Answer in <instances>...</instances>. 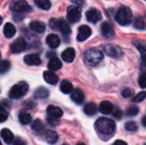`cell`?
Segmentation results:
<instances>
[{
	"mask_svg": "<svg viewBox=\"0 0 146 145\" xmlns=\"http://www.w3.org/2000/svg\"><path fill=\"white\" fill-rule=\"evenodd\" d=\"M28 91V85L22 81L15 85L9 91V96L11 99H20L23 97Z\"/></svg>",
	"mask_w": 146,
	"mask_h": 145,
	"instance_id": "277c9868",
	"label": "cell"
},
{
	"mask_svg": "<svg viewBox=\"0 0 146 145\" xmlns=\"http://www.w3.org/2000/svg\"><path fill=\"white\" fill-rule=\"evenodd\" d=\"M0 58H1V53H0Z\"/></svg>",
	"mask_w": 146,
	"mask_h": 145,
	"instance_id": "681fc988",
	"label": "cell"
},
{
	"mask_svg": "<svg viewBox=\"0 0 146 145\" xmlns=\"http://www.w3.org/2000/svg\"><path fill=\"white\" fill-rule=\"evenodd\" d=\"M33 96L36 99H45L49 97V91L44 87H39L35 91Z\"/></svg>",
	"mask_w": 146,
	"mask_h": 145,
	"instance_id": "484cf974",
	"label": "cell"
},
{
	"mask_svg": "<svg viewBox=\"0 0 146 145\" xmlns=\"http://www.w3.org/2000/svg\"><path fill=\"white\" fill-rule=\"evenodd\" d=\"M10 9L15 12H30L32 10L30 5L25 0H18L10 4Z\"/></svg>",
	"mask_w": 146,
	"mask_h": 145,
	"instance_id": "8992f818",
	"label": "cell"
},
{
	"mask_svg": "<svg viewBox=\"0 0 146 145\" xmlns=\"http://www.w3.org/2000/svg\"><path fill=\"white\" fill-rule=\"evenodd\" d=\"M58 30L63 35H69L71 33V28H70L68 23L65 20H63V19H59Z\"/></svg>",
	"mask_w": 146,
	"mask_h": 145,
	"instance_id": "603a6c76",
	"label": "cell"
},
{
	"mask_svg": "<svg viewBox=\"0 0 146 145\" xmlns=\"http://www.w3.org/2000/svg\"><path fill=\"white\" fill-rule=\"evenodd\" d=\"M10 68V62L7 60L0 62V73H5Z\"/></svg>",
	"mask_w": 146,
	"mask_h": 145,
	"instance_id": "d6a6232c",
	"label": "cell"
},
{
	"mask_svg": "<svg viewBox=\"0 0 146 145\" xmlns=\"http://www.w3.org/2000/svg\"><path fill=\"white\" fill-rule=\"evenodd\" d=\"M98 111V108H97V105L93 103H86L84 107V112L86 115H94Z\"/></svg>",
	"mask_w": 146,
	"mask_h": 145,
	"instance_id": "f1b7e54d",
	"label": "cell"
},
{
	"mask_svg": "<svg viewBox=\"0 0 146 145\" xmlns=\"http://www.w3.org/2000/svg\"><path fill=\"white\" fill-rule=\"evenodd\" d=\"M26 47H27V42L25 41V39L22 38H18L11 44L10 50L12 53L18 54L25 50Z\"/></svg>",
	"mask_w": 146,
	"mask_h": 145,
	"instance_id": "ba28073f",
	"label": "cell"
},
{
	"mask_svg": "<svg viewBox=\"0 0 146 145\" xmlns=\"http://www.w3.org/2000/svg\"><path fill=\"white\" fill-rule=\"evenodd\" d=\"M133 26L136 29L138 30H145L146 27V24L145 22V21L143 20L142 17H137L134 20V23Z\"/></svg>",
	"mask_w": 146,
	"mask_h": 145,
	"instance_id": "1f68e13d",
	"label": "cell"
},
{
	"mask_svg": "<svg viewBox=\"0 0 146 145\" xmlns=\"http://www.w3.org/2000/svg\"><path fill=\"white\" fill-rule=\"evenodd\" d=\"M44 79L47 83H49L50 85H56L59 80L58 76L51 71L44 72Z\"/></svg>",
	"mask_w": 146,
	"mask_h": 145,
	"instance_id": "ac0fdd59",
	"label": "cell"
},
{
	"mask_svg": "<svg viewBox=\"0 0 146 145\" xmlns=\"http://www.w3.org/2000/svg\"><path fill=\"white\" fill-rule=\"evenodd\" d=\"M125 128H126V130H127L129 132H136L139 128V126L134 121H129V122L126 123Z\"/></svg>",
	"mask_w": 146,
	"mask_h": 145,
	"instance_id": "e575fe53",
	"label": "cell"
},
{
	"mask_svg": "<svg viewBox=\"0 0 146 145\" xmlns=\"http://www.w3.org/2000/svg\"><path fill=\"white\" fill-rule=\"evenodd\" d=\"M58 24H59V20L58 19L52 18V19L50 20L49 25H50V26L51 29H53V30H58Z\"/></svg>",
	"mask_w": 146,
	"mask_h": 145,
	"instance_id": "f35d334b",
	"label": "cell"
},
{
	"mask_svg": "<svg viewBox=\"0 0 146 145\" xmlns=\"http://www.w3.org/2000/svg\"><path fill=\"white\" fill-rule=\"evenodd\" d=\"M12 143H13V145H27L26 141H25L24 139L19 138V137L14 138V140H13Z\"/></svg>",
	"mask_w": 146,
	"mask_h": 145,
	"instance_id": "b9f144b4",
	"label": "cell"
},
{
	"mask_svg": "<svg viewBox=\"0 0 146 145\" xmlns=\"http://www.w3.org/2000/svg\"><path fill=\"white\" fill-rule=\"evenodd\" d=\"M101 32H102L103 36L107 38H112L114 36V34H115V32H114V29H113L112 26L107 21H104V22L102 23V25H101Z\"/></svg>",
	"mask_w": 146,
	"mask_h": 145,
	"instance_id": "9a60e30c",
	"label": "cell"
},
{
	"mask_svg": "<svg viewBox=\"0 0 146 145\" xmlns=\"http://www.w3.org/2000/svg\"><path fill=\"white\" fill-rule=\"evenodd\" d=\"M115 21L118 24L121 26H127L133 21V13L132 10L127 7L121 8L116 15H115Z\"/></svg>",
	"mask_w": 146,
	"mask_h": 145,
	"instance_id": "3957f363",
	"label": "cell"
},
{
	"mask_svg": "<svg viewBox=\"0 0 146 145\" xmlns=\"http://www.w3.org/2000/svg\"><path fill=\"white\" fill-rule=\"evenodd\" d=\"M16 32V28L15 26L10 23V22H8L4 25V27H3V34L4 36L7 38H12Z\"/></svg>",
	"mask_w": 146,
	"mask_h": 145,
	"instance_id": "7402d4cb",
	"label": "cell"
},
{
	"mask_svg": "<svg viewBox=\"0 0 146 145\" xmlns=\"http://www.w3.org/2000/svg\"><path fill=\"white\" fill-rule=\"evenodd\" d=\"M32 129L37 132V133H40V134H43L44 132L45 131V126L44 125V123L39 121V120H35L33 124H32Z\"/></svg>",
	"mask_w": 146,
	"mask_h": 145,
	"instance_id": "4316f807",
	"label": "cell"
},
{
	"mask_svg": "<svg viewBox=\"0 0 146 145\" xmlns=\"http://www.w3.org/2000/svg\"><path fill=\"white\" fill-rule=\"evenodd\" d=\"M71 99L76 104H82L85 101V94L80 89L73 90L71 92Z\"/></svg>",
	"mask_w": 146,
	"mask_h": 145,
	"instance_id": "5bb4252c",
	"label": "cell"
},
{
	"mask_svg": "<svg viewBox=\"0 0 146 145\" xmlns=\"http://www.w3.org/2000/svg\"><path fill=\"white\" fill-rule=\"evenodd\" d=\"M113 109H114V106L109 101H104V102H102L100 103V105H99V108H98L99 112L101 114L106 115L111 114L112 111H113Z\"/></svg>",
	"mask_w": 146,
	"mask_h": 145,
	"instance_id": "e0dca14e",
	"label": "cell"
},
{
	"mask_svg": "<svg viewBox=\"0 0 146 145\" xmlns=\"http://www.w3.org/2000/svg\"><path fill=\"white\" fill-rule=\"evenodd\" d=\"M34 3L38 8L44 10H48L51 5L50 0H34Z\"/></svg>",
	"mask_w": 146,
	"mask_h": 145,
	"instance_id": "4dcf8cb0",
	"label": "cell"
},
{
	"mask_svg": "<svg viewBox=\"0 0 146 145\" xmlns=\"http://www.w3.org/2000/svg\"><path fill=\"white\" fill-rule=\"evenodd\" d=\"M139 85L142 89L146 88V72H142L139 79Z\"/></svg>",
	"mask_w": 146,
	"mask_h": 145,
	"instance_id": "8d00e7d4",
	"label": "cell"
},
{
	"mask_svg": "<svg viewBox=\"0 0 146 145\" xmlns=\"http://www.w3.org/2000/svg\"><path fill=\"white\" fill-rule=\"evenodd\" d=\"M105 54L113 58H120L122 56L121 49L115 44H107L104 46Z\"/></svg>",
	"mask_w": 146,
	"mask_h": 145,
	"instance_id": "52a82bcc",
	"label": "cell"
},
{
	"mask_svg": "<svg viewBox=\"0 0 146 145\" xmlns=\"http://www.w3.org/2000/svg\"><path fill=\"white\" fill-rule=\"evenodd\" d=\"M77 6H82L85 3V0H71Z\"/></svg>",
	"mask_w": 146,
	"mask_h": 145,
	"instance_id": "7bdbcfd3",
	"label": "cell"
},
{
	"mask_svg": "<svg viewBox=\"0 0 146 145\" xmlns=\"http://www.w3.org/2000/svg\"><path fill=\"white\" fill-rule=\"evenodd\" d=\"M19 121L22 125H27L32 121V116L30 114H28L27 112L25 111H21L19 114Z\"/></svg>",
	"mask_w": 146,
	"mask_h": 145,
	"instance_id": "f546056e",
	"label": "cell"
},
{
	"mask_svg": "<svg viewBox=\"0 0 146 145\" xmlns=\"http://www.w3.org/2000/svg\"><path fill=\"white\" fill-rule=\"evenodd\" d=\"M24 62L28 66H38L41 64V59L38 54H28L25 56Z\"/></svg>",
	"mask_w": 146,
	"mask_h": 145,
	"instance_id": "4fadbf2b",
	"label": "cell"
},
{
	"mask_svg": "<svg viewBox=\"0 0 146 145\" xmlns=\"http://www.w3.org/2000/svg\"><path fill=\"white\" fill-rule=\"evenodd\" d=\"M75 57V50L73 48H68L62 53V58L66 62H72Z\"/></svg>",
	"mask_w": 146,
	"mask_h": 145,
	"instance_id": "ffe728a7",
	"label": "cell"
},
{
	"mask_svg": "<svg viewBox=\"0 0 146 145\" xmlns=\"http://www.w3.org/2000/svg\"><path fill=\"white\" fill-rule=\"evenodd\" d=\"M112 113H113V114H112L113 116H114L115 119H117V120L121 119V117H122V112H121V110L119 109L118 108H115V109H113Z\"/></svg>",
	"mask_w": 146,
	"mask_h": 145,
	"instance_id": "60d3db41",
	"label": "cell"
},
{
	"mask_svg": "<svg viewBox=\"0 0 146 145\" xmlns=\"http://www.w3.org/2000/svg\"><path fill=\"white\" fill-rule=\"evenodd\" d=\"M2 21H3V18H2V17L0 16V25L2 24Z\"/></svg>",
	"mask_w": 146,
	"mask_h": 145,
	"instance_id": "bcb514c9",
	"label": "cell"
},
{
	"mask_svg": "<svg viewBox=\"0 0 146 145\" xmlns=\"http://www.w3.org/2000/svg\"><path fill=\"white\" fill-rule=\"evenodd\" d=\"M44 138L50 144H53L56 143V141L58 139V135L56 132L48 131L44 134Z\"/></svg>",
	"mask_w": 146,
	"mask_h": 145,
	"instance_id": "83f0119b",
	"label": "cell"
},
{
	"mask_svg": "<svg viewBox=\"0 0 146 145\" xmlns=\"http://www.w3.org/2000/svg\"><path fill=\"white\" fill-rule=\"evenodd\" d=\"M76 145H86L85 144H83V143H79V144H77Z\"/></svg>",
	"mask_w": 146,
	"mask_h": 145,
	"instance_id": "7dc6e473",
	"label": "cell"
},
{
	"mask_svg": "<svg viewBox=\"0 0 146 145\" xmlns=\"http://www.w3.org/2000/svg\"><path fill=\"white\" fill-rule=\"evenodd\" d=\"M95 128L99 134L110 137L115 131V123L111 119L102 117L96 121Z\"/></svg>",
	"mask_w": 146,
	"mask_h": 145,
	"instance_id": "6da1fadb",
	"label": "cell"
},
{
	"mask_svg": "<svg viewBox=\"0 0 146 145\" xmlns=\"http://www.w3.org/2000/svg\"><path fill=\"white\" fill-rule=\"evenodd\" d=\"M145 145H146V144H145Z\"/></svg>",
	"mask_w": 146,
	"mask_h": 145,
	"instance_id": "f907efd6",
	"label": "cell"
},
{
	"mask_svg": "<svg viewBox=\"0 0 146 145\" xmlns=\"http://www.w3.org/2000/svg\"><path fill=\"white\" fill-rule=\"evenodd\" d=\"M63 115L62 110L56 106L53 105H50L47 108V119H52V120H58L59 118H61Z\"/></svg>",
	"mask_w": 146,
	"mask_h": 145,
	"instance_id": "8fae6325",
	"label": "cell"
},
{
	"mask_svg": "<svg viewBox=\"0 0 146 145\" xmlns=\"http://www.w3.org/2000/svg\"><path fill=\"white\" fill-rule=\"evenodd\" d=\"M86 17L88 21H90L92 23H97L98 21H99L101 20L102 15H101L100 11L98 10L97 9H91L86 11Z\"/></svg>",
	"mask_w": 146,
	"mask_h": 145,
	"instance_id": "7c38bea8",
	"label": "cell"
},
{
	"mask_svg": "<svg viewBox=\"0 0 146 145\" xmlns=\"http://www.w3.org/2000/svg\"><path fill=\"white\" fill-rule=\"evenodd\" d=\"M91 35H92V30L88 26H86V25L80 26L78 30L77 40L79 42H83L86 40Z\"/></svg>",
	"mask_w": 146,
	"mask_h": 145,
	"instance_id": "30bf717a",
	"label": "cell"
},
{
	"mask_svg": "<svg viewBox=\"0 0 146 145\" xmlns=\"http://www.w3.org/2000/svg\"><path fill=\"white\" fill-rule=\"evenodd\" d=\"M146 98V91H141L139 94H137L134 97H133V102L135 103H140L143 102Z\"/></svg>",
	"mask_w": 146,
	"mask_h": 145,
	"instance_id": "74e56055",
	"label": "cell"
},
{
	"mask_svg": "<svg viewBox=\"0 0 146 145\" xmlns=\"http://www.w3.org/2000/svg\"><path fill=\"white\" fill-rule=\"evenodd\" d=\"M133 92L131 89L129 88H127V89H124L121 92V96L124 97V98H129L133 96Z\"/></svg>",
	"mask_w": 146,
	"mask_h": 145,
	"instance_id": "ab89813d",
	"label": "cell"
},
{
	"mask_svg": "<svg viewBox=\"0 0 146 145\" xmlns=\"http://www.w3.org/2000/svg\"><path fill=\"white\" fill-rule=\"evenodd\" d=\"M0 145H2V144H1V141H0Z\"/></svg>",
	"mask_w": 146,
	"mask_h": 145,
	"instance_id": "c3c4849f",
	"label": "cell"
},
{
	"mask_svg": "<svg viewBox=\"0 0 146 145\" xmlns=\"http://www.w3.org/2000/svg\"><path fill=\"white\" fill-rule=\"evenodd\" d=\"M60 90L62 93L64 94H68V93H71L74 90V87H73V85L70 81L68 80H62L61 85H60Z\"/></svg>",
	"mask_w": 146,
	"mask_h": 145,
	"instance_id": "d4e9b609",
	"label": "cell"
},
{
	"mask_svg": "<svg viewBox=\"0 0 146 145\" xmlns=\"http://www.w3.org/2000/svg\"><path fill=\"white\" fill-rule=\"evenodd\" d=\"M113 145H127V144L125 142V141H123V140H116Z\"/></svg>",
	"mask_w": 146,
	"mask_h": 145,
	"instance_id": "ee69618b",
	"label": "cell"
},
{
	"mask_svg": "<svg viewBox=\"0 0 146 145\" xmlns=\"http://www.w3.org/2000/svg\"><path fill=\"white\" fill-rule=\"evenodd\" d=\"M85 61L86 62L92 67L98 65L104 59V54L98 49L92 48L86 51L85 53Z\"/></svg>",
	"mask_w": 146,
	"mask_h": 145,
	"instance_id": "7a4b0ae2",
	"label": "cell"
},
{
	"mask_svg": "<svg viewBox=\"0 0 146 145\" xmlns=\"http://www.w3.org/2000/svg\"><path fill=\"white\" fill-rule=\"evenodd\" d=\"M61 43V39L60 38L56 35V34H49L46 38V44H48V46L51 49H56L60 45Z\"/></svg>",
	"mask_w": 146,
	"mask_h": 145,
	"instance_id": "2e32d148",
	"label": "cell"
},
{
	"mask_svg": "<svg viewBox=\"0 0 146 145\" xmlns=\"http://www.w3.org/2000/svg\"><path fill=\"white\" fill-rule=\"evenodd\" d=\"M134 45L138 48L141 54V69L142 72H146V44L142 41H134Z\"/></svg>",
	"mask_w": 146,
	"mask_h": 145,
	"instance_id": "9c48e42d",
	"label": "cell"
},
{
	"mask_svg": "<svg viewBox=\"0 0 146 145\" xmlns=\"http://www.w3.org/2000/svg\"><path fill=\"white\" fill-rule=\"evenodd\" d=\"M8 117H9L8 112L2 105H0V123H3L5 121H7Z\"/></svg>",
	"mask_w": 146,
	"mask_h": 145,
	"instance_id": "d590c367",
	"label": "cell"
},
{
	"mask_svg": "<svg viewBox=\"0 0 146 145\" xmlns=\"http://www.w3.org/2000/svg\"><path fill=\"white\" fill-rule=\"evenodd\" d=\"M29 26L33 31H34L35 32H38V33L44 32L45 31V28H46L45 24L44 22H41V21H31Z\"/></svg>",
	"mask_w": 146,
	"mask_h": 145,
	"instance_id": "d6986e66",
	"label": "cell"
},
{
	"mask_svg": "<svg viewBox=\"0 0 146 145\" xmlns=\"http://www.w3.org/2000/svg\"><path fill=\"white\" fill-rule=\"evenodd\" d=\"M142 124H143L144 126H145L146 127V116H145V117L142 119Z\"/></svg>",
	"mask_w": 146,
	"mask_h": 145,
	"instance_id": "f6af8a7d",
	"label": "cell"
},
{
	"mask_svg": "<svg viewBox=\"0 0 146 145\" xmlns=\"http://www.w3.org/2000/svg\"><path fill=\"white\" fill-rule=\"evenodd\" d=\"M139 108L137 106H130L127 109L126 115L128 117H133V116H135V115H137L139 114Z\"/></svg>",
	"mask_w": 146,
	"mask_h": 145,
	"instance_id": "836d02e7",
	"label": "cell"
},
{
	"mask_svg": "<svg viewBox=\"0 0 146 145\" xmlns=\"http://www.w3.org/2000/svg\"><path fill=\"white\" fill-rule=\"evenodd\" d=\"M1 138H3V140L7 144H12L13 140H14V135L11 132V131H9V129H3L1 131Z\"/></svg>",
	"mask_w": 146,
	"mask_h": 145,
	"instance_id": "cb8c5ba5",
	"label": "cell"
},
{
	"mask_svg": "<svg viewBox=\"0 0 146 145\" xmlns=\"http://www.w3.org/2000/svg\"><path fill=\"white\" fill-rule=\"evenodd\" d=\"M62 67V63L61 60L56 56L50 58V60L49 61L48 68L50 71H57V70L61 69Z\"/></svg>",
	"mask_w": 146,
	"mask_h": 145,
	"instance_id": "44dd1931",
	"label": "cell"
},
{
	"mask_svg": "<svg viewBox=\"0 0 146 145\" xmlns=\"http://www.w3.org/2000/svg\"><path fill=\"white\" fill-rule=\"evenodd\" d=\"M81 18V11L77 6H69L67 10V20L70 23H77Z\"/></svg>",
	"mask_w": 146,
	"mask_h": 145,
	"instance_id": "5b68a950",
	"label": "cell"
}]
</instances>
